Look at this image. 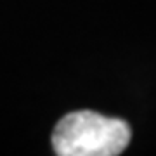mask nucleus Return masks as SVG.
I'll use <instances>...</instances> for the list:
<instances>
[{"label":"nucleus","instance_id":"obj_1","mask_svg":"<svg viewBox=\"0 0 156 156\" xmlns=\"http://www.w3.org/2000/svg\"><path fill=\"white\" fill-rule=\"evenodd\" d=\"M130 127L95 111H75L61 118L52 134L59 156H116L130 142Z\"/></svg>","mask_w":156,"mask_h":156}]
</instances>
